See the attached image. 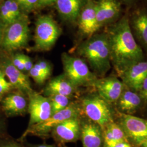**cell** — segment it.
I'll list each match as a JSON object with an SVG mask.
<instances>
[{
  "mask_svg": "<svg viewBox=\"0 0 147 147\" xmlns=\"http://www.w3.org/2000/svg\"><path fill=\"white\" fill-rule=\"evenodd\" d=\"M78 21L79 30L86 36H92L99 29L96 17L95 3L92 0H87L79 14Z\"/></svg>",
  "mask_w": 147,
  "mask_h": 147,
  "instance_id": "5bb4252c",
  "label": "cell"
},
{
  "mask_svg": "<svg viewBox=\"0 0 147 147\" xmlns=\"http://www.w3.org/2000/svg\"><path fill=\"white\" fill-rule=\"evenodd\" d=\"M82 147H103L102 129L92 121L81 123L80 137Z\"/></svg>",
  "mask_w": 147,
  "mask_h": 147,
  "instance_id": "2e32d148",
  "label": "cell"
},
{
  "mask_svg": "<svg viewBox=\"0 0 147 147\" xmlns=\"http://www.w3.org/2000/svg\"><path fill=\"white\" fill-rule=\"evenodd\" d=\"M33 50L38 51L50 50L61 34V30L50 16H39L36 21Z\"/></svg>",
  "mask_w": 147,
  "mask_h": 147,
  "instance_id": "5b68a950",
  "label": "cell"
},
{
  "mask_svg": "<svg viewBox=\"0 0 147 147\" xmlns=\"http://www.w3.org/2000/svg\"><path fill=\"white\" fill-rule=\"evenodd\" d=\"M35 65L42 71L47 79L50 77L52 72V68L49 62L46 61L41 60L36 63Z\"/></svg>",
  "mask_w": 147,
  "mask_h": 147,
  "instance_id": "f1b7e54d",
  "label": "cell"
},
{
  "mask_svg": "<svg viewBox=\"0 0 147 147\" xmlns=\"http://www.w3.org/2000/svg\"><path fill=\"white\" fill-rule=\"evenodd\" d=\"M31 147H56L52 145H49L47 144H37L32 146Z\"/></svg>",
  "mask_w": 147,
  "mask_h": 147,
  "instance_id": "d590c367",
  "label": "cell"
},
{
  "mask_svg": "<svg viewBox=\"0 0 147 147\" xmlns=\"http://www.w3.org/2000/svg\"><path fill=\"white\" fill-rule=\"evenodd\" d=\"M11 62L16 68L21 72L25 73V68L22 61L21 57V53H16L9 54Z\"/></svg>",
  "mask_w": 147,
  "mask_h": 147,
  "instance_id": "83f0119b",
  "label": "cell"
},
{
  "mask_svg": "<svg viewBox=\"0 0 147 147\" xmlns=\"http://www.w3.org/2000/svg\"><path fill=\"white\" fill-rule=\"evenodd\" d=\"M5 28V26L0 21V49H1L2 42Z\"/></svg>",
  "mask_w": 147,
  "mask_h": 147,
  "instance_id": "e575fe53",
  "label": "cell"
},
{
  "mask_svg": "<svg viewBox=\"0 0 147 147\" xmlns=\"http://www.w3.org/2000/svg\"><path fill=\"white\" fill-rule=\"evenodd\" d=\"M64 74L77 88L94 86L96 76L91 71L84 59L63 53L61 56Z\"/></svg>",
  "mask_w": 147,
  "mask_h": 147,
  "instance_id": "3957f363",
  "label": "cell"
},
{
  "mask_svg": "<svg viewBox=\"0 0 147 147\" xmlns=\"http://www.w3.org/2000/svg\"><path fill=\"white\" fill-rule=\"evenodd\" d=\"M104 145L103 147L112 143L121 141H129L126 134L119 124L114 121L108 124L102 129Z\"/></svg>",
  "mask_w": 147,
  "mask_h": 147,
  "instance_id": "603a6c76",
  "label": "cell"
},
{
  "mask_svg": "<svg viewBox=\"0 0 147 147\" xmlns=\"http://www.w3.org/2000/svg\"><path fill=\"white\" fill-rule=\"evenodd\" d=\"M0 70L14 89L26 95L33 90L28 76L16 68L11 62L9 54L2 50L0 51Z\"/></svg>",
  "mask_w": 147,
  "mask_h": 147,
  "instance_id": "9c48e42d",
  "label": "cell"
},
{
  "mask_svg": "<svg viewBox=\"0 0 147 147\" xmlns=\"http://www.w3.org/2000/svg\"><path fill=\"white\" fill-rule=\"evenodd\" d=\"M1 1H2V0H0V2H1Z\"/></svg>",
  "mask_w": 147,
  "mask_h": 147,
  "instance_id": "f35d334b",
  "label": "cell"
},
{
  "mask_svg": "<svg viewBox=\"0 0 147 147\" xmlns=\"http://www.w3.org/2000/svg\"><path fill=\"white\" fill-rule=\"evenodd\" d=\"M80 109L78 106L71 102L64 110L53 114L47 119L27 127L22 138L28 135L40 137L47 136L53 129L63 121L75 117H79Z\"/></svg>",
  "mask_w": 147,
  "mask_h": 147,
  "instance_id": "52a82bcc",
  "label": "cell"
},
{
  "mask_svg": "<svg viewBox=\"0 0 147 147\" xmlns=\"http://www.w3.org/2000/svg\"><path fill=\"white\" fill-rule=\"evenodd\" d=\"M24 14L16 0L0 2V21L5 27L19 20Z\"/></svg>",
  "mask_w": 147,
  "mask_h": 147,
  "instance_id": "ffe728a7",
  "label": "cell"
},
{
  "mask_svg": "<svg viewBox=\"0 0 147 147\" xmlns=\"http://www.w3.org/2000/svg\"><path fill=\"white\" fill-rule=\"evenodd\" d=\"M140 147H147V140L143 141L142 143L139 146Z\"/></svg>",
  "mask_w": 147,
  "mask_h": 147,
  "instance_id": "74e56055",
  "label": "cell"
},
{
  "mask_svg": "<svg viewBox=\"0 0 147 147\" xmlns=\"http://www.w3.org/2000/svg\"><path fill=\"white\" fill-rule=\"evenodd\" d=\"M119 114V124L125 132L129 142L139 147L147 140V120L121 112Z\"/></svg>",
  "mask_w": 147,
  "mask_h": 147,
  "instance_id": "ba28073f",
  "label": "cell"
},
{
  "mask_svg": "<svg viewBox=\"0 0 147 147\" xmlns=\"http://www.w3.org/2000/svg\"><path fill=\"white\" fill-rule=\"evenodd\" d=\"M141 97L135 92L123 89L118 102V107L121 113H129L136 110L141 103Z\"/></svg>",
  "mask_w": 147,
  "mask_h": 147,
  "instance_id": "44dd1931",
  "label": "cell"
},
{
  "mask_svg": "<svg viewBox=\"0 0 147 147\" xmlns=\"http://www.w3.org/2000/svg\"><path fill=\"white\" fill-rule=\"evenodd\" d=\"M123 82L134 91H138L147 77V61H142L130 67L121 75Z\"/></svg>",
  "mask_w": 147,
  "mask_h": 147,
  "instance_id": "e0dca14e",
  "label": "cell"
},
{
  "mask_svg": "<svg viewBox=\"0 0 147 147\" xmlns=\"http://www.w3.org/2000/svg\"><path fill=\"white\" fill-rule=\"evenodd\" d=\"M0 147H23L20 144L13 141H3L0 142Z\"/></svg>",
  "mask_w": 147,
  "mask_h": 147,
  "instance_id": "1f68e13d",
  "label": "cell"
},
{
  "mask_svg": "<svg viewBox=\"0 0 147 147\" xmlns=\"http://www.w3.org/2000/svg\"><path fill=\"white\" fill-rule=\"evenodd\" d=\"M24 13L26 14L37 9L39 0H16Z\"/></svg>",
  "mask_w": 147,
  "mask_h": 147,
  "instance_id": "484cf974",
  "label": "cell"
},
{
  "mask_svg": "<svg viewBox=\"0 0 147 147\" xmlns=\"http://www.w3.org/2000/svg\"><path fill=\"white\" fill-rule=\"evenodd\" d=\"M78 53L89 63L95 75L102 77L111 68L110 53L107 34H94L82 42Z\"/></svg>",
  "mask_w": 147,
  "mask_h": 147,
  "instance_id": "7a4b0ae2",
  "label": "cell"
},
{
  "mask_svg": "<svg viewBox=\"0 0 147 147\" xmlns=\"http://www.w3.org/2000/svg\"><path fill=\"white\" fill-rule=\"evenodd\" d=\"M21 57L25 68V73H28L30 70L33 68L34 64L32 62L31 59L28 56L24 53H21Z\"/></svg>",
  "mask_w": 147,
  "mask_h": 147,
  "instance_id": "f546056e",
  "label": "cell"
},
{
  "mask_svg": "<svg viewBox=\"0 0 147 147\" xmlns=\"http://www.w3.org/2000/svg\"><path fill=\"white\" fill-rule=\"evenodd\" d=\"M3 128V121H2L1 117H0V134H1V132L2 131Z\"/></svg>",
  "mask_w": 147,
  "mask_h": 147,
  "instance_id": "8d00e7d4",
  "label": "cell"
},
{
  "mask_svg": "<svg viewBox=\"0 0 147 147\" xmlns=\"http://www.w3.org/2000/svg\"><path fill=\"white\" fill-rule=\"evenodd\" d=\"M138 91L141 97L144 100H147V77L143 81Z\"/></svg>",
  "mask_w": 147,
  "mask_h": 147,
  "instance_id": "4dcf8cb0",
  "label": "cell"
},
{
  "mask_svg": "<svg viewBox=\"0 0 147 147\" xmlns=\"http://www.w3.org/2000/svg\"><path fill=\"white\" fill-rule=\"evenodd\" d=\"M28 96V112L30 121L27 127L45 121L53 115L49 98L32 90Z\"/></svg>",
  "mask_w": 147,
  "mask_h": 147,
  "instance_id": "30bf717a",
  "label": "cell"
},
{
  "mask_svg": "<svg viewBox=\"0 0 147 147\" xmlns=\"http://www.w3.org/2000/svg\"><path fill=\"white\" fill-rule=\"evenodd\" d=\"M82 107L89 120L99 125L102 129L113 121L110 106L99 95L85 96L82 101Z\"/></svg>",
  "mask_w": 147,
  "mask_h": 147,
  "instance_id": "8992f818",
  "label": "cell"
},
{
  "mask_svg": "<svg viewBox=\"0 0 147 147\" xmlns=\"http://www.w3.org/2000/svg\"><path fill=\"white\" fill-rule=\"evenodd\" d=\"M103 147H132V146L129 141H121L112 143Z\"/></svg>",
  "mask_w": 147,
  "mask_h": 147,
  "instance_id": "d6a6232c",
  "label": "cell"
},
{
  "mask_svg": "<svg viewBox=\"0 0 147 147\" xmlns=\"http://www.w3.org/2000/svg\"><path fill=\"white\" fill-rule=\"evenodd\" d=\"M131 26L139 41L147 49V11L135 13L132 18Z\"/></svg>",
  "mask_w": 147,
  "mask_h": 147,
  "instance_id": "7402d4cb",
  "label": "cell"
},
{
  "mask_svg": "<svg viewBox=\"0 0 147 147\" xmlns=\"http://www.w3.org/2000/svg\"><path fill=\"white\" fill-rule=\"evenodd\" d=\"M14 89L5 75L0 70V102L5 95Z\"/></svg>",
  "mask_w": 147,
  "mask_h": 147,
  "instance_id": "d4e9b609",
  "label": "cell"
},
{
  "mask_svg": "<svg viewBox=\"0 0 147 147\" xmlns=\"http://www.w3.org/2000/svg\"><path fill=\"white\" fill-rule=\"evenodd\" d=\"M29 20L26 14L5 27L1 50L11 54L26 47L30 39Z\"/></svg>",
  "mask_w": 147,
  "mask_h": 147,
  "instance_id": "277c9868",
  "label": "cell"
},
{
  "mask_svg": "<svg viewBox=\"0 0 147 147\" xmlns=\"http://www.w3.org/2000/svg\"><path fill=\"white\" fill-rule=\"evenodd\" d=\"M76 87L63 74L50 80L44 89L45 96L61 95L71 97L75 92Z\"/></svg>",
  "mask_w": 147,
  "mask_h": 147,
  "instance_id": "ac0fdd59",
  "label": "cell"
},
{
  "mask_svg": "<svg viewBox=\"0 0 147 147\" xmlns=\"http://www.w3.org/2000/svg\"><path fill=\"white\" fill-rule=\"evenodd\" d=\"M94 86L100 96L108 102L117 101L124 89L123 84L113 76L97 79Z\"/></svg>",
  "mask_w": 147,
  "mask_h": 147,
  "instance_id": "4fadbf2b",
  "label": "cell"
},
{
  "mask_svg": "<svg viewBox=\"0 0 147 147\" xmlns=\"http://www.w3.org/2000/svg\"><path fill=\"white\" fill-rule=\"evenodd\" d=\"M107 34L111 62L120 76L134 64L143 61L142 49L134 38L126 17L123 18L111 27Z\"/></svg>",
  "mask_w": 147,
  "mask_h": 147,
  "instance_id": "6da1fadb",
  "label": "cell"
},
{
  "mask_svg": "<svg viewBox=\"0 0 147 147\" xmlns=\"http://www.w3.org/2000/svg\"><path fill=\"white\" fill-rule=\"evenodd\" d=\"M120 11L119 3L116 0H100L95 3L96 17L99 28L116 19Z\"/></svg>",
  "mask_w": 147,
  "mask_h": 147,
  "instance_id": "9a60e30c",
  "label": "cell"
},
{
  "mask_svg": "<svg viewBox=\"0 0 147 147\" xmlns=\"http://www.w3.org/2000/svg\"><path fill=\"white\" fill-rule=\"evenodd\" d=\"M81 126L79 117H75L59 124L53 129L51 134L56 141L62 143L76 142L80 137Z\"/></svg>",
  "mask_w": 147,
  "mask_h": 147,
  "instance_id": "7c38bea8",
  "label": "cell"
},
{
  "mask_svg": "<svg viewBox=\"0 0 147 147\" xmlns=\"http://www.w3.org/2000/svg\"><path fill=\"white\" fill-rule=\"evenodd\" d=\"M48 98L50 101L53 114L63 110L71 103L70 102V98L64 95H53L48 96Z\"/></svg>",
  "mask_w": 147,
  "mask_h": 147,
  "instance_id": "cb8c5ba5",
  "label": "cell"
},
{
  "mask_svg": "<svg viewBox=\"0 0 147 147\" xmlns=\"http://www.w3.org/2000/svg\"><path fill=\"white\" fill-rule=\"evenodd\" d=\"M28 74L37 84H43L47 79L42 71L35 64H34L33 68L30 70Z\"/></svg>",
  "mask_w": 147,
  "mask_h": 147,
  "instance_id": "4316f807",
  "label": "cell"
},
{
  "mask_svg": "<svg viewBox=\"0 0 147 147\" xmlns=\"http://www.w3.org/2000/svg\"><path fill=\"white\" fill-rule=\"evenodd\" d=\"M87 0H57L55 3L61 18L65 21L73 22L79 14Z\"/></svg>",
  "mask_w": 147,
  "mask_h": 147,
  "instance_id": "d6986e66",
  "label": "cell"
},
{
  "mask_svg": "<svg viewBox=\"0 0 147 147\" xmlns=\"http://www.w3.org/2000/svg\"><path fill=\"white\" fill-rule=\"evenodd\" d=\"M25 94L14 89L4 96L0 102L1 110L7 117L20 116L28 110V100Z\"/></svg>",
  "mask_w": 147,
  "mask_h": 147,
  "instance_id": "8fae6325",
  "label": "cell"
},
{
  "mask_svg": "<svg viewBox=\"0 0 147 147\" xmlns=\"http://www.w3.org/2000/svg\"><path fill=\"white\" fill-rule=\"evenodd\" d=\"M57 0H39L37 8L50 6L56 3Z\"/></svg>",
  "mask_w": 147,
  "mask_h": 147,
  "instance_id": "836d02e7",
  "label": "cell"
}]
</instances>
